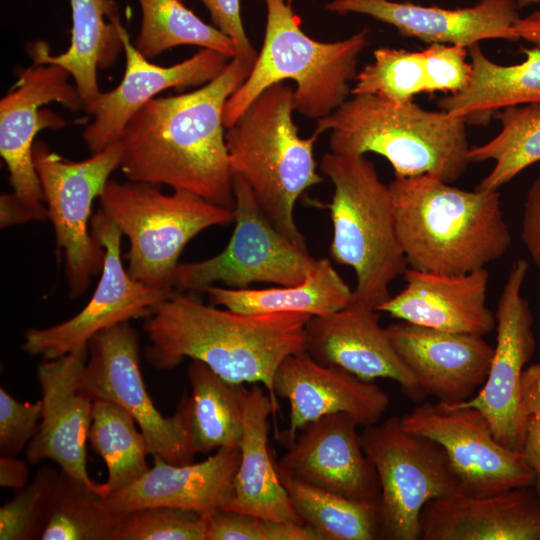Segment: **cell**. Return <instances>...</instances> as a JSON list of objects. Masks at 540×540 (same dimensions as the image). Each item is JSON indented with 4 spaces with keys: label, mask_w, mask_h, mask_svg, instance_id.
I'll return each instance as SVG.
<instances>
[{
    "label": "cell",
    "mask_w": 540,
    "mask_h": 540,
    "mask_svg": "<svg viewBox=\"0 0 540 540\" xmlns=\"http://www.w3.org/2000/svg\"><path fill=\"white\" fill-rule=\"evenodd\" d=\"M521 238L540 271V176L531 185L524 203Z\"/></svg>",
    "instance_id": "7bdbcfd3"
},
{
    "label": "cell",
    "mask_w": 540,
    "mask_h": 540,
    "mask_svg": "<svg viewBox=\"0 0 540 540\" xmlns=\"http://www.w3.org/2000/svg\"><path fill=\"white\" fill-rule=\"evenodd\" d=\"M405 287L377 307L378 312L436 330L484 336L496 328L486 306L489 272L456 275L407 269Z\"/></svg>",
    "instance_id": "cb8c5ba5"
},
{
    "label": "cell",
    "mask_w": 540,
    "mask_h": 540,
    "mask_svg": "<svg viewBox=\"0 0 540 540\" xmlns=\"http://www.w3.org/2000/svg\"><path fill=\"white\" fill-rule=\"evenodd\" d=\"M310 318L302 313H240L173 291L145 318L150 344L144 355L161 371L189 358L228 382L262 384L277 411L275 373L286 357L305 350Z\"/></svg>",
    "instance_id": "7a4b0ae2"
},
{
    "label": "cell",
    "mask_w": 540,
    "mask_h": 540,
    "mask_svg": "<svg viewBox=\"0 0 540 540\" xmlns=\"http://www.w3.org/2000/svg\"><path fill=\"white\" fill-rule=\"evenodd\" d=\"M136 420L121 406L104 399H94L88 443L104 461L107 496L141 478L148 470L150 455Z\"/></svg>",
    "instance_id": "836d02e7"
},
{
    "label": "cell",
    "mask_w": 540,
    "mask_h": 540,
    "mask_svg": "<svg viewBox=\"0 0 540 540\" xmlns=\"http://www.w3.org/2000/svg\"><path fill=\"white\" fill-rule=\"evenodd\" d=\"M521 404L527 422L531 414L540 412V364L530 365L523 370Z\"/></svg>",
    "instance_id": "f6af8a7d"
},
{
    "label": "cell",
    "mask_w": 540,
    "mask_h": 540,
    "mask_svg": "<svg viewBox=\"0 0 540 540\" xmlns=\"http://www.w3.org/2000/svg\"><path fill=\"white\" fill-rule=\"evenodd\" d=\"M199 1L208 9L215 27L232 39L237 50L236 56L255 62L258 53L251 45L245 32L241 18L240 0Z\"/></svg>",
    "instance_id": "b9f144b4"
},
{
    "label": "cell",
    "mask_w": 540,
    "mask_h": 540,
    "mask_svg": "<svg viewBox=\"0 0 540 540\" xmlns=\"http://www.w3.org/2000/svg\"><path fill=\"white\" fill-rule=\"evenodd\" d=\"M206 516L168 506L125 512L115 540H206Z\"/></svg>",
    "instance_id": "f35d334b"
},
{
    "label": "cell",
    "mask_w": 540,
    "mask_h": 540,
    "mask_svg": "<svg viewBox=\"0 0 540 540\" xmlns=\"http://www.w3.org/2000/svg\"><path fill=\"white\" fill-rule=\"evenodd\" d=\"M519 8L528 6L530 4L540 3V0H516Z\"/></svg>",
    "instance_id": "681fc988"
},
{
    "label": "cell",
    "mask_w": 540,
    "mask_h": 540,
    "mask_svg": "<svg viewBox=\"0 0 540 540\" xmlns=\"http://www.w3.org/2000/svg\"><path fill=\"white\" fill-rule=\"evenodd\" d=\"M160 187L109 179L100 209L129 240V275L146 286L173 290L172 275L185 246L209 227L234 222V212L187 191L165 194Z\"/></svg>",
    "instance_id": "ba28073f"
},
{
    "label": "cell",
    "mask_w": 540,
    "mask_h": 540,
    "mask_svg": "<svg viewBox=\"0 0 540 540\" xmlns=\"http://www.w3.org/2000/svg\"><path fill=\"white\" fill-rule=\"evenodd\" d=\"M235 227L227 246L217 255L180 263L171 279L173 290L205 291L216 283L248 288L263 282L289 286L302 282L316 260L307 248L282 233L266 216L246 182L233 175Z\"/></svg>",
    "instance_id": "30bf717a"
},
{
    "label": "cell",
    "mask_w": 540,
    "mask_h": 540,
    "mask_svg": "<svg viewBox=\"0 0 540 540\" xmlns=\"http://www.w3.org/2000/svg\"><path fill=\"white\" fill-rule=\"evenodd\" d=\"M420 528L423 540H540V494L529 485L431 500Z\"/></svg>",
    "instance_id": "d4e9b609"
},
{
    "label": "cell",
    "mask_w": 540,
    "mask_h": 540,
    "mask_svg": "<svg viewBox=\"0 0 540 540\" xmlns=\"http://www.w3.org/2000/svg\"><path fill=\"white\" fill-rule=\"evenodd\" d=\"M267 8L262 48L240 87L228 98L223 111L230 127L266 88L292 80L295 110L320 119L337 109L351 93L359 55L368 44L369 29L340 41L312 39L301 28L292 0H265Z\"/></svg>",
    "instance_id": "8992f818"
},
{
    "label": "cell",
    "mask_w": 540,
    "mask_h": 540,
    "mask_svg": "<svg viewBox=\"0 0 540 540\" xmlns=\"http://www.w3.org/2000/svg\"><path fill=\"white\" fill-rule=\"evenodd\" d=\"M33 221L28 210L13 196L12 193L1 195L0 224L6 228L16 224Z\"/></svg>",
    "instance_id": "7dc6e473"
},
{
    "label": "cell",
    "mask_w": 540,
    "mask_h": 540,
    "mask_svg": "<svg viewBox=\"0 0 540 540\" xmlns=\"http://www.w3.org/2000/svg\"><path fill=\"white\" fill-rule=\"evenodd\" d=\"M42 413L41 399L21 403L0 388V455L17 456L38 432Z\"/></svg>",
    "instance_id": "60d3db41"
},
{
    "label": "cell",
    "mask_w": 540,
    "mask_h": 540,
    "mask_svg": "<svg viewBox=\"0 0 540 540\" xmlns=\"http://www.w3.org/2000/svg\"><path fill=\"white\" fill-rule=\"evenodd\" d=\"M467 49L469 81L438 101L442 111L464 118L467 124L486 125L506 107L540 103V47L524 49V61L514 65L493 62L479 43Z\"/></svg>",
    "instance_id": "f546056e"
},
{
    "label": "cell",
    "mask_w": 540,
    "mask_h": 540,
    "mask_svg": "<svg viewBox=\"0 0 540 540\" xmlns=\"http://www.w3.org/2000/svg\"><path fill=\"white\" fill-rule=\"evenodd\" d=\"M514 31L519 39L540 45V10L519 17L514 23Z\"/></svg>",
    "instance_id": "c3c4849f"
},
{
    "label": "cell",
    "mask_w": 540,
    "mask_h": 540,
    "mask_svg": "<svg viewBox=\"0 0 540 540\" xmlns=\"http://www.w3.org/2000/svg\"><path fill=\"white\" fill-rule=\"evenodd\" d=\"M82 386L94 399L111 401L134 417L152 458L176 465L193 462L189 396L183 395L172 416L157 409L143 380L139 336L130 321L107 328L89 341Z\"/></svg>",
    "instance_id": "7c38bea8"
},
{
    "label": "cell",
    "mask_w": 540,
    "mask_h": 540,
    "mask_svg": "<svg viewBox=\"0 0 540 540\" xmlns=\"http://www.w3.org/2000/svg\"><path fill=\"white\" fill-rule=\"evenodd\" d=\"M360 441L380 484L383 539H420L424 506L460 493L443 448L405 430L396 415L364 427Z\"/></svg>",
    "instance_id": "9c48e42d"
},
{
    "label": "cell",
    "mask_w": 540,
    "mask_h": 540,
    "mask_svg": "<svg viewBox=\"0 0 540 540\" xmlns=\"http://www.w3.org/2000/svg\"><path fill=\"white\" fill-rule=\"evenodd\" d=\"M206 540H319L307 526L219 509L206 516Z\"/></svg>",
    "instance_id": "ab89813d"
},
{
    "label": "cell",
    "mask_w": 540,
    "mask_h": 540,
    "mask_svg": "<svg viewBox=\"0 0 540 540\" xmlns=\"http://www.w3.org/2000/svg\"><path fill=\"white\" fill-rule=\"evenodd\" d=\"M72 10L69 48L52 55L44 41L27 45L34 64H55L73 77L86 111L101 91L97 70L111 67L123 50L119 8L114 0H70Z\"/></svg>",
    "instance_id": "f1b7e54d"
},
{
    "label": "cell",
    "mask_w": 540,
    "mask_h": 540,
    "mask_svg": "<svg viewBox=\"0 0 540 540\" xmlns=\"http://www.w3.org/2000/svg\"><path fill=\"white\" fill-rule=\"evenodd\" d=\"M389 189L412 269L472 272L502 257L511 244L498 191H467L428 174L395 177Z\"/></svg>",
    "instance_id": "3957f363"
},
{
    "label": "cell",
    "mask_w": 540,
    "mask_h": 540,
    "mask_svg": "<svg viewBox=\"0 0 540 540\" xmlns=\"http://www.w3.org/2000/svg\"><path fill=\"white\" fill-rule=\"evenodd\" d=\"M305 351L315 361L341 367L363 380L391 379L412 401L426 398L380 326L375 309L349 303L329 315L311 317Z\"/></svg>",
    "instance_id": "7402d4cb"
},
{
    "label": "cell",
    "mask_w": 540,
    "mask_h": 540,
    "mask_svg": "<svg viewBox=\"0 0 540 540\" xmlns=\"http://www.w3.org/2000/svg\"><path fill=\"white\" fill-rule=\"evenodd\" d=\"M276 469L299 518L319 540L383 539L379 503L352 500Z\"/></svg>",
    "instance_id": "d6a6232c"
},
{
    "label": "cell",
    "mask_w": 540,
    "mask_h": 540,
    "mask_svg": "<svg viewBox=\"0 0 540 540\" xmlns=\"http://www.w3.org/2000/svg\"><path fill=\"white\" fill-rule=\"evenodd\" d=\"M466 125L464 118L425 110L413 101L359 94L316 120L313 134L329 131V147L336 154L383 156L395 177L428 174L453 183L471 163Z\"/></svg>",
    "instance_id": "277c9868"
},
{
    "label": "cell",
    "mask_w": 540,
    "mask_h": 540,
    "mask_svg": "<svg viewBox=\"0 0 540 540\" xmlns=\"http://www.w3.org/2000/svg\"><path fill=\"white\" fill-rule=\"evenodd\" d=\"M187 376L191 386L189 427L196 453L239 447L246 388L226 381L199 360H191Z\"/></svg>",
    "instance_id": "1f68e13d"
},
{
    "label": "cell",
    "mask_w": 540,
    "mask_h": 540,
    "mask_svg": "<svg viewBox=\"0 0 540 540\" xmlns=\"http://www.w3.org/2000/svg\"><path fill=\"white\" fill-rule=\"evenodd\" d=\"M467 55L465 47L437 43L421 51L379 47L373 52V62L356 74L351 93L397 102L412 101L420 93L453 94L469 81Z\"/></svg>",
    "instance_id": "4316f807"
},
{
    "label": "cell",
    "mask_w": 540,
    "mask_h": 540,
    "mask_svg": "<svg viewBox=\"0 0 540 540\" xmlns=\"http://www.w3.org/2000/svg\"><path fill=\"white\" fill-rule=\"evenodd\" d=\"M121 155L119 141L81 161L65 159L43 141L34 144L33 162L54 228L57 256L64 255L72 298L81 296L90 278L102 271L105 251L88 225L93 201L120 167Z\"/></svg>",
    "instance_id": "8fae6325"
},
{
    "label": "cell",
    "mask_w": 540,
    "mask_h": 540,
    "mask_svg": "<svg viewBox=\"0 0 540 540\" xmlns=\"http://www.w3.org/2000/svg\"><path fill=\"white\" fill-rule=\"evenodd\" d=\"M91 229L105 251L97 287L75 316L25 333L22 349L31 356L55 359L86 350L97 333L131 319L149 317L174 291L146 286L129 275L121 259L122 233L101 209L92 216Z\"/></svg>",
    "instance_id": "4fadbf2b"
},
{
    "label": "cell",
    "mask_w": 540,
    "mask_h": 540,
    "mask_svg": "<svg viewBox=\"0 0 540 540\" xmlns=\"http://www.w3.org/2000/svg\"><path fill=\"white\" fill-rule=\"evenodd\" d=\"M29 463L16 456L0 457V486L6 489L18 490L25 487L29 481Z\"/></svg>",
    "instance_id": "bcb514c9"
},
{
    "label": "cell",
    "mask_w": 540,
    "mask_h": 540,
    "mask_svg": "<svg viewBox=\"0 0 540 540\" xmlns=\"http://www.w3.org/2000/svg\"><path fill=\"white\" fill-rule=\"evenodd\" d=\"M334 13H360L389 24L404 37L429 44L465 48L483 40L518 41L514 23L520 17L516 0H479L464 8L446 9L391 0H332Z\"/></svg>",
    "instance_id": "603a6c76"
},
{
    "label": "cell",
    "mask_w": 540,
    "mask_h": 540,
    "mask_svg": "<svg viewBox=\"0 0 540 540\" xmlns=\"http://www.w3.org/2000/svg\"><path fill=\"white\" fill-rule=\"evenodd\" d=\"M495 116L501 124L499 133L469 150L471 163L494 161L492 170L476 186L479 191H498L540 161V103L509 106Z\"/></svg>",
    "instance_id": "e575fe53"
},
{
    "label": "cell",
    "mask_w": 540,
    "mask_h": 540,
    "mask_svg": "<svg viewBox=\"0 0 540 540\" xmlns=\"http://www.w3.org/2000/svg\"><path fill=\"white\" fill-rule=\"evenodd\" d=\"M385 329L425 397L457 404L471 398L484 384L494 348L483 336L441 331L401 320Z\"/></svg>",
    "instance_id": "44dd1931"
},
{
    "label": "cell",
    "mask_w": 540,
    "mask_h": 540,
    "mask_svg": "<svg viewBox=\"0 0 540 540\" xmlns=\"http://www.w3.org/2000/svg\"><path fill=\"white\" fill-rule=\"evenodd\" d=\"M321 172L334 186L330 212L332 259L350 266L356 285L350 303L372 309L388 300L389 285L407 270L389 185L365 155L322 156Z\"/></svg>",
    "instance_id": "52a82bcc"
},
{
    "label": "cell",
    "mask_w": 540,
    "mask_h": 540,
    "mask_svg": "<svg viewBox=\"0 0 540 540\" xmlns=\"http://www.w3.org/2000/svg\"><path fill=\"white\" fill-rule=\"evenodd\" d=\"M352 289L327 258L317 259L306 278L295 285L269 288L210 286L204 292L212 305L240 313H302L325 316L346 307Z\"/></svg>",
    "instance_id": "4dcf8cb0"
},
{
    "label": "cell",
    "mask_w": 540,
    "mask_h": 540,
    "mask_svg": "<svg viewBox=\"0 0 540 540\" xmlns=\"http://www.w3.org/2000/svg\"><path fill=\"white\" fill-rule=\"evenodd\" d=\"M60 471L41 466L33 480L0 507V539H39Z\"/></svg>",
    "instance_id": "74e56055"
},
{
    "label": "cell",
    "mask_w": 540,
    "mask_h": 540,
    "mask_svg": "<svg viewBox=\"0 0 540 540\" xmlns=\"http://www.w3.org/2000/svg\"><path fill=\"white\" fill-rule=\"evenodd\" d=\"M529 263L517 259L500 294L496 317V346L487 378L478 394L452 404L472 407L487 419L495 439L521 451L527 427L521 404V378L535 348L533 315L522 295Z\"/></svg>",
    "instance_id": "2e32d148"
},
{
    "label": "cell",
    "mask_w": 540,
    "mask_h": 540,
    "mask_svg": "<svg viewBox=\"0 0 540 540\" xmlns=\"http://www.w3.org/2000/svg\"><path fill=\"white\" fill-rule=\"evenodd\" d=\"M70 74L55 64H34L21 70L16 83L0 101V154L9 170L13 196L33 220L49 218L43 191L33 162L37 133L59 129L65 121L51 110H39L57 102L70 111L84 108Z\"/></svg>",
    "instance_id": "9a60e30c"
},
{
    "label": "cell",
    "mask_w": 540,
    "mask_h": 540,
    "mask_svg": "<svg viewBox=\"0 0 540 540\" xmlns=\"http://www.w3.org/2000/svg\"><path fill=\"white\" fill-rule=\"evenodd\" d=\"M125 513L60 470L40 540H115Z\"/></svg>",
    "instance_id": "d590c367"
},
{
    "label": "cell",
    "mask_w": 540,
    "mask_h": 540,
    "mask_svg": "<svg viewBox=\"0 0 540 540\" xmlns=\"http://www.w3.org/2000/svg\"><path fill=\"white\" fill-rule=\"evenodd\" d=\"M294 89L279 82L261 92L225 132L233 175L242 178L270 221L294 242L306 245L294 208L308 188L322 182L313 148L319 137L302 138L293 121Z\"/></svg>",
    "instance_id": "5b68a950"
},
{
    "label": "cell",
    "mask_w": 540,
    "mask_h": 540,
    "mask_svg": "<svg viewBox=\"0 0 540 540\" xmlns=\"http://www.w3.org/2000/svg\"><path fill=\"white\" fill-rule=\"evenodd\" d=\"M357 426L346 413L314 420L299 430L275 465L312 486L352 500L379 503L378 476L363 450Z\"/></svg>",
    "instance_id": "ffe728a7"
},
{
    "label": "cell",
    "mask_w": 540,
    "mask_h": 540,
    "mask_svg": "<svg viewBox=\"0 0 540 540\" xmlns=\"http://www.w3.org/2000/svg\"><path fill=\"white\" fill-rule=\"evenodd\" d=\"M142 19L135 47L146 58L183 45L200 46L234 58L231 38L202 21L180 0H138Z\"/></svg>",
    "instance_id": "8d00e7d4"
},
{
    "label": "cell",
    "mask_w": 540,
    "mask_h": 540,
    "mask_svg": "<svg viewBox=\"0 0 540 540\" xmlns=\"http://www.w3.org/2000/svg\"><path fill=\"white\" fill-rule=\"evenodd\" d=\"M274 392L289 403V424L279 433L287 447L297 432L323 416L346 413L358 426L376 424L390 399L374 381L315 361L305 350L286 357L274 376Z\"/></svg>",
    "instance_id": "d6986e66"
},
{
    "label": "cell",
    "mask_w": 540,
    "mask_h": 540,
    "mask_svg": "<svg viewBox=\"0 0 540 540\" xmlns=\"http://www.w3.org/2000/svg\"><path fill=\"white\" fill-rule=\"evenodd\" d=\"M240 456L239 447H225L197 463L176 465L153 457V466L130 486L107 496V503L123 513L168 506L207 516L232 500Z\"/></svg>",
    "instance_id": "484cf974"
},
{
    "label": "cell",
    "mask_w": 540,
    "mask_h": 540,
    "mask_svg": "<svg viewBox=\"0 0 540 540\" xmlns=\"http://www.w3.org/2000/svg\"><path fill=\"white\" fill-rule=\"evenodd\" d=\"M87 358L88 349L43 359L37 366L41 421L25 458L31 466L52 460L61 471L107 497L105 484L94 482L87 470L86 446L94 405V398L82 386Z\"/></svg>",
    "instance_id": "e0dca14e"
},
{
    "label": "cell",
    "mask_w": 540,
    "mask_h": 540,
    "mask_svg": "<svg viewBox=\"0 0 540 540\" xmlns=\"http://www.w3.org/2000/svg\"><path fill=\"white\" fill-rule=\"evenodd\" d=\"M521 453L533 473V486L540 494V412L528 418Z\"/></svg>",
    "instance_id": "ee69618b"
},
{
    "label": "cell",
    "mask_w": 540,
    "mask_h": 540,
    "mask_svg": "<svg viewBox=\"0 0 540 540\" xmlns=\"http://www.w3.org/2000/svg\"><path fill=\"white\" fill-rule=\"evenodd\" d=\"M400 418L405 430L443 448L461 494L483 496L533 485L521 451L500 444L477 409L424 402Z\"/></svg>",
    "instance_id": "5bb4252c"
},
{
    "label": "cell",
    "mask_w": 540,
    "mask_h": 540,
    "mask_svg": "<svg viewBox=\"0 0 540 540\" xmlns=\"http://www.w3.org/2000/svg\"><path fill=\"white\" fill-rule=\"evenodd\" d=\"M120 37L125 52V72L113 90L101 92L87 108L93 121L83 131V140L92 154L118 142L129 120L151 99L166 90H184L203 86L215 79L230 58L211 49H203L192 57L171 65L149 62L132 44L124 25Z\"/></svg>",
    "instance_id": "ac0fdd59"
},
{
    "label": "cell",
    "mask_w": 540,
    "mask_h": 540,
    "mask_svg": "<svg viewBox=\"0 0 540 540\" xmlns=\"http://www.w3.org/2000/svg\"><path fill=\"white\" fill-rule=\"evenodd\" d=\"M253 64L235 56L200 88L146 103L129 120L119 140L120 168L127 179L165 184L233 209L223 111Z\"/></svg>",
    "instance_id": "6da1fadb"
},
{
    "label": "cell",
    "mask_w": 540,
    "mask_h": 540,
    "mask_svg": "<svg viewBox=\"0 0 540 540\" xmlns=\"http://www.w3.org/2000/svg\"><path fill=\"white\" fill-rule=\"evenodd\" d=\"M244 430L240 462L234 478V494L223 509L263 519L304 525L283 487L268 444L269 417L276 412L258 383L246 388Z\"/></svg>",
    "instance_id": "83f0119b"
}]
</instances>
